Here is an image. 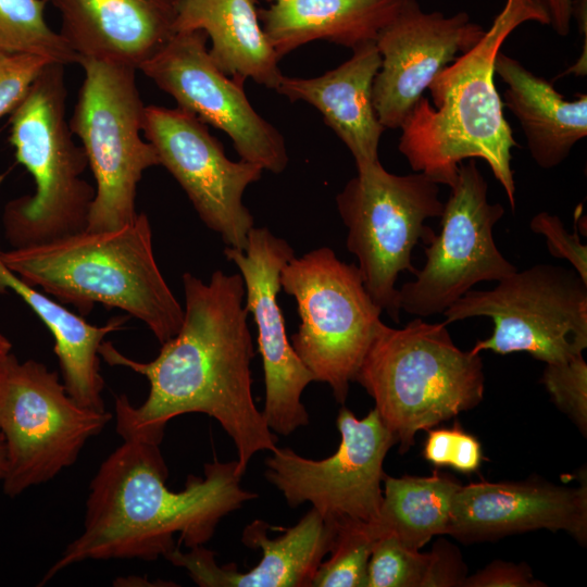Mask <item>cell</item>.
<instances>
[{
    "label": "cell",
    "mask_w": 587,
    "mask_h": 587,
    "mask_svg": "<svg viewBox=\"0 0 587 587\" xmlns=\"http://www.w3.org/2000/svg\"><path fill=\"white\" fill-rule=\"evenodd\" d=\"M185 308L175 336L161 344L149 362L133 360L111 341L99 355L112 366L145 376L147 399L134 407L124 394L115 398L116 432L124 439L161 444L168 421L186 413L215 419L232 438L240 471L252 457L273 451L277 436L252 396V337L240 274L212 273L208 283L186 272L182 276Z\"/></svg>",
    "instance_id": "obj_1"
},
{
    "label": "cell",
    "mask_w": 587,
    "mask_h": 587,
    "mask_svg": "<svg viewBox=\"0 0 587 587\" xmlns=\"http://www.w3.org/2000/svg\"><path fill=\"white\" fill-rule=\"evenodd\" d=\"M242 475L237 460L214 459L204 464L203 476L189 475L183 490L172 491L160 445L124 439L90 483L82 534L39 585L86 560L165 557L177 547L175 534L189 549L204 545L225 515L258 497L241 487Z\"/></svg>",
    "instance_id": "obj_2"
},
{
    "label": "cell",
    "mask_w": 587,
    "mask_h": 587,
    "mask_svg": "<svg viewBox=\"0 0 587 587\" xmlns=\"http://www.w3.org/2000/svg\"><path fill=\"white\" fill-rule=\"evenodd\" d=\"M549 25L536 0H505L479 41L447 65L402 122L398 149L414 172L451 187L459 165L482 159L502 186L514 211L512 149L517 147L496 88L495 62L501 46L520 25Z\"/></svg>",
    "instance_id": "obj_3"
},
{
    "label": "cell",
    "mask_w": 587,
    "mask_h": 587,
    "mask_svg": "<svg viewBox=\"0 0 587 587\" xmlns=\"http://www.w3.org/2000/svg\"><path fill=\"white\" fill-rule=\"evenodd\" d=\"M4 264L62 304L87 315L95 304L125 311L160 344L177 334L184 309L155 261L146 213L120 228L82 230L46 243L2 251Z\"/></svg>",
    "instance_id": "obj_4"
},
{
    "label": "cell",
    "mask_w": 587,
    "mask_h": 587,
    "mask_svg": "<svg viewBox=\"0 0 587 587\" xmlns=\"http://www.w3.org/2000/svg\"><path fill=\"white\" fill-rule=\"evenodd\" d=\"M445 322L417 317L402 328L378 326L358 370V382L399 444L469 411L483 400L485 375L479 353L461 350Z\"/></svg>",
    "instance_id": "obj_5"
},
{
    "label": "cell",
    "mask_w": 587,
    "mask_h": 587,
    "mask_svg": "<svg viewBox=\"0 0 587 587\" xmlns=\"http://www.w3.org/2000/svg\"><path fill=\"white\" fill-rule=\"evenodd\" d=\"M64 66L49 63L11 116L10 142L36 190L9 201L2 224L9 243L23 248L85 230L95 198L83 174L86 153L66 120Z\"/></svg>",
    "instance_id": "obj_6"
},
{
    "label": "cell",
    "mask_w": 587,
    "mask_h": 587,
    "mask_svg": "<svg viewBox=\"0 0 587 587\" xmlns=\"http://www.w3.org/2000/svg\"><path fill=\"white\" fill-rule=\"evenodd\" d=\"M78 64L85 75L68 123L96 183L86 229H116L136 218L138 184L160 162L152 145L142 138L146 105L137 87V70L93 59Z\"/></svg>",
    "instance_id": "obj_7"
},
{
    "label": "cell",
    "mask_w": 587,
    "mask_h": 587,
    "mask_svg": "<svg viewBox=\"0 0 587 587\" xmlns=\"http://www.w3.org/2000/svg\"><path fill=\"white\" fill-rule=\"evenodd\" d=\"M347 227L346 246L358 259L364 286L374 302L398 323L400 273H415L412 251L435 236L426 221L440 217L439 184L423 173H389L379 161L358 168L336 196Z\"/></svg>",
    "instance_id": "obj_8"
},
{
    "label": "cell",
    "mask_w": 587,
    "mask_h": 587,
    "mask_svg": "<svg viewBox=\"0 0 587 587\" xmlns=\"http://www.w3.org/2000/svg\"><path fill=\"white\" fill-rule=\"evenodd\" d=\"M280 286L294 297L300 324L290 344L315 382L327 384L338 403L383 322L360 270L328 247L292 257L282 268Z\"/></svg>",
    "instance_id": "obj_9"
},
{
    "label": "cell",
    "mask_w": 587,
    "mask_h": 587,
    "mask_svg": "<svg viewBox=\"0 0 587 587\" xmlns=\"http://www.w3.org/2000/svg\"><path fill=\"white\" fill-rule=\"evenodd\" d=\"M112 420L79 405L59 374L35 360L0 359V433L5 444L3 492L14 498L73 465L86 442Z\"/></svg>",
    "instance_id": "obj_10"
},
{
    "label": "cell",
    "mask_w": 587,
    "mask_h": 587,
    "mask_svg": "<svg viewBox=\"0 0 587 587\" xmlns=\"http://www.w3.org/2000/svg\"><path fill=\"white\" fill-rule=\"evenodd\" d=\"M450 324L490 317L491 335L474 353L527 352L546 364L561 363L587 348V283L573 270L536 264L515 271L487 290L471 289L444 313Z\"/></svg>",
    "instance_id": "obj_11"
},
{
    "label": "cell",
    "mask_w": 587,
    "mask_h": 587,
    "mask_svg": "<svg viewBox=\"0 0 587 587\" xmlns=\"http://www.w3.org/2000/svg\"><path fill=\"white\" fill-rule=\"evenodd\" d=\"M459 165L440 215V232L424 250L415 279L399 289L401 311L417 317L442 314L480 282H499L517 268L499 251L494 227L504 215L488 200V184L475 159Z\"/></svg>",
    "instance_id": "obj_12"
},
{
    "label": "cell",
    "mask_w": 587,
    "mask_h": 587,
    "mask_svg": "<svg viewBox=\"0 0 587 587\" xmlns=\"http://www.w3.org/2000/svg\"><path fill=\"white\" fill-rule=\"evenodd\" d=\"M338 449L330 457L312 460L290 448L276 447L265 459V478L297 508L310 502L334 524L373 522L383 501V464L396 438L376 409L358 419L348 408L339 410Z\"/></svg>",
    "instance_id": "obj_13"
},
{
    "label": "cell",
    "mask_w": 587,
    "mask_h": 587,
    "mask_svg": "<svg viewBox=\"0 0 587 587\" xmlns=\"http://www.w3.org/2000/svg\"><path fill=\"white\" fill-rule=\"evenodd\" d=\"M142 135L179 184L203 224L226 247L243 250L254 220L242 198L263 168L227 158L209 126L180 108L146 105Z\"/></svg>",
    "instance_id": "obj_14"
},
{
    "label": "cell",
    "mask_w": 587,
    "mask_h": 587,
    "mask_svg": "<svg viewBox=\"0 0 587 587\" xmlns=\"http://www.w3.org/2000/svg\"><path fill=\"white\" fill-rule=\"evenodd\" d=\"M201 30L178 32L140 67L177 107L224 132L241 160L274 174L288 165L280 132L252 107L243 84L211 58Z\"/></svg>",
    "instance_id": "obj_15"
},
{
    "label": "cell",
    "mask_w": 587,
    "mask_h": 587,
    "mask_svg": "<svg viewBox=\"0 0 587 587\" xmlns=\"http://www.w3.org/2000/svg\"><path fill=\"white\" fill-rule=\"evenodd\" d=\"M223 253L240 272L245 305L257 326L265 384L262 414L273 433L288 436L309 424L301 397L305 387L315 382L290 344L277 300L282 268L295 250L267 227L253 226L243 250L225 247Z\"/></svg>",
    "instance_id": "obj_16"
},
{
    "label": "cell",
    "mask_w": 587,
    "mask_h": 587,
    "mask_svg": "<svg viewBox=\"0 0 587 587\" xmlns=\"http://www.w3.org/2000/svg\"><path fill=\"white\" fill-rule=\"evenodd\" d=\"M484 33L466 12L446 16L423 11L416 0H405L375 40L380 67L372 97L383 127L400 128L435 77L459 52L473 48Z\"/></svg>",
    "instance_id": "obj_17"
},
{
    "label": "cell",
    "mask_w": 587,
    "mask_h": 587,
    "mask_svg": "<svg viewBox=\"0 0 587 587\" xmlns=\"http://www.w3.org/2000/svg\"><path fill=\"white\" fill-rule=\"evenodd\" d=\"M541 528L566 532L585 545L587 485L567 487L527 480L461 486L446 534L470 542Z\"/></svg>",
    "instance_id": "obj_18"
},
{
    "label": "cell",
    "mask_w": 587,
    "mask_h": 587,
    "mask_svg": "<svg viewBox=\"0 0 587 587\" xmlns=\"http://www.w3.org/2000/svg\"><path fill=\"white\" fill-rule=\"evenodd\" d=\"M268 523L255 520L248 524L241 536L243 545L260 548V562L246 573L235 564L218 565L215 553L197 546L188 552L175 547L164 558L175 566L184 567L190 578L201 587H310L313 577L329 553L336 535L333 522L324 520L313 508L284 534L268 537Z\"/></svg>",
    "instance_id": "obj_19"
},
{
    "label": "cell",
    "mask_w": 587,
    "mask_h": 587,
    "mask_svg": "<svg viewBox=\"0 0 587 587\" xmlns=\"http://www.w3.org/2000/svg\"><path fill=\"white\" fill-rule=\"evenodd\" d=\"M61 17L60 34L83 59L136 70L175 34L180 0H48Z\"/></svg>",
    "instance_id": "obj_20"
},
{
    "label": "cell",
    "mask_w": 587,
    "mask_h": 587,
    "mask_svg": "<svg viewBox=\"0 0 587 587\" xmlns=\"http://www.w3.org/2000/svg\"><path fill=\"white\" fill-rule=\"evenodd\" d=\"M379 67L377 47L367 42L354 48L346 62L320 76L283 75L275 91L292 102L303 101L314 107L349 149L358 170L379 161L378 145L385 128L372 97Z\"/></svg>",
    "instance_id": "obj_21"
},
{
    "label": "cell",
    "mask_w": 587,
    "mask_h": 587,
    "mask_svg": "<svg viewBox=\"0 0 587 587\" xmlns=\"http://www.w3.org/2000/svg\"><path fill=\"white\" fill-rule=\"evenodd\" d=\"M495 73L507 85L502 103L519 121L535 163L545 170L560 165L587 136L586 93L567 100L550 82L501 51Z\"/></svg>",
    "instance_id": "obj_22"
},
{
    "label": "cell",
    "mask_w": 587,
    "mask_h": 587,
    "mask_svg": "<svg viewBox=\"0 0 587 587\" xmlns=\"http://www.w3.org/2000/svg\"><path fill=\"white\" fill-rule=\"evenodd\" d=\"M405 0H275L259 11L263 32L282 59L299 47L326 40L353 50L375 42Z\"/></svg>",
    "instance_id": "obj_23"
},
{
    "label": "cell",
    "mask_w": 587,
    "mask_h": 587,
    "mask_svg": "<svg viewBox=\"0 0 587 587\" xmlns=\"http://www.w3.org/2000/svg\"><path fill=\"white\" fill-rule=\"evenodd\" d=\"M9 291L16 294L53 336L62 382L72 399L88 409L105 410L99 347L108 334L123 328L127 316H114L102 326L89 324L11 271L0 249V295Z\"/></svg>",
    "instance_id": "obj_24"
},
{
    "label": "cell",
    "mask_w": 587,
    "mask_h": 587,
    "mask_svg": "<svg viewBox=\"0 0 587 587\" xmlns=\"http://www.w3.org/2000/svg\"><path fill=\"white\" fill-rule=\"evenodd\" d=\"M193 30L211 40L210 55L228 76L275 90L283 73L254 0H180L175 33Z\"/></svg>",
    "instance_id": "obj_25"
},
{
    "label": "cell",
    "mask_w": 587,
    "mask_h": 587,
    "mask_svg": "<svg viewBox=\"0 0 587 587\" xmlns=\"http://www.w3.org/2000/svg\"><path fill=\"white\" fill-rule=\"evenodd\" d=\"M377 517L367 523L375 540L394 536L421 550L434 536L446 534L452 503L462 485L448 475L384 477Z\"/></svg>",
    "instance_id": "obj_26"
},
{
    "label": "cell",
    "mask_w": 587,
    "mask_h": 587,
    "mask_svg": "<svg viewBox=\"0 0 587 587\" xmlns=\"http://www.w3.org/2000/svg\"><path fill=\"white\" fill-rule=\"evenodd\" d=\"M465 577L462 559L448 542L423 553L388 535L374 544L365 587H455Z\"/></svg>",
    "instance_id": "obj_27"
},
{
    "label": "cell",
    "mask_w": 587,
    "mask_h": 587,
    "mask_svg": "<svg viewBox=\"0 0 587 587\" xmlns=\"http://www.w3.org/2000/svg\"><path fill=\"white\" fill-rule=\"evenodd\" d=\"M48 0H0V49L28 53L63 65L78 57L45 16Z\"/></svg>",
    "instance_id": "obj_28"
},
{
    "label": "cell",
    "mask_w": 587,
    "mask_h": 587,
    "mask_svg": "<svg viewBox=\"0 0 587 587\" xmlns=\"http://www.w3.org/2000/svg\"><path fill=\"white\" fill-rule=\"evenodd\" d=\"M335 526L330 557L320 564L312 587H365L369 560L376 540L367 523L341 522Z\"/></svg>",
    "instance_id": "obj_29"
},
{
    "label": "cell",
    "mask_w": 587,
    "mask_h": 587,
    "mask_svg": "<svg viewBox=\"0 0 587 587\" xmlns=\"http://www.w3.org/2000/svg\"><path fill=\"white\" fill-rule=\"evenodd\" d=\"M541 383L559 410L564 412L583 435L587 433V363L582 354L546 364Z\"/></svg>",
    "instance_id": "obj_30"
},
{
    "label": "cell",
    "mask_w": 587,
    "mask_h": 587,
    "mask_svg": "<svg viewBox=\"0 0 587 587\" xmlns=\"http://www.w3.org/2000/svg\"><path fill=\"white\" fill-rule=\"evenodd\" d=\"M51 62L40 55L9 53L0 49V117L14 111Z\"/></svg>",
    "instance_id": "obj_31"
},
{
    "label": "cell",
    "mask_w": 587,
    "mask_h": 587,
    "mask_svg": "<svg viewBox=\"0 0 587 587\" xmlns=\"http://www.w3.org/2000/svg\"><path fill=\"white\" fill-rule=\"evenodd\" d=\"M529 227L534 233L545 237L551 255L566 260L587 283V247L580 242L576 229L570 234L561 218L548 212H539L534 215Z\"/></svg>",
    "instance_id": "obj_32"
},
{
    "label": "cell",
    "mask_w": 587,
    "mask_h": 587,
    "mask_svg": "<svg viewBox=\"0 0 587 587\" xmlns=\"http://www.w3.org/2000/svg\"><path fill=\"white\" fill-rule=\"evenodd\" d=\"M546 586L533 577L524 564L494 561L471 576H466L462 587H539Z\"/></svg>",
    "instance_id": "obj_33"
},
{
    "label": "cell",
    "mask_w": 587,
    "mask_h": 587,
    "mask_svg": "<svg viewBox=\"0 0 587 587\" xmlns=\"http://www.w3.org/2000/svg\"><path fill=\"white\" fill-rule=\"evenodd\" d=\"M482 459V448L477 438L457 425L449 466L458 472L469 474L479 469Z\"/></svg>",
    "instance_id": "obj_34"
},
{
    "label": "cell",
    "mask_w": 587,
    "mask_h": 587,
    "mask_svg": "<svg viewBox=\"0 0 587 587\" xmlns=\"http://www.w3.org/2000/svg\"><path fill=\"white\" fill-rule=\"evenodd\" d=\"M457 425L453 428H436L428 432L423 455L435 466L449 465L455 437Z\"/></svg>",
    "instance_id": "obj_35"
},
{
    "label": "cell",
    "mask_w": 587,
    "mask_h": 587,
    "mask_svg": "<svg viewBox=\"0 0 587 587\" xmlns=\"http://www.w3.org/2000/svg\"><path fill=\"white\" fill-rule=\"evenodd\" d=\"M547 12L549 25L560 36H566L571 29L572 0H536Z\"/></svg>",
    "instance_id": "obj_36"
},
{
    "label": "cell",
    "mask_w": 587,
    "mask_h": 587,
    "mask_svg": "<svg viewBox=\"0 0 587 587\" xmlns=\"http://www.w3.org/2000/svg\"><path fill=\"white\" fill-rule=\"evenodd\" d=\"M5 444L3 435L0 433V480H2L4 473H5Z\"/></svg>",
    "instance_id": "obj_37"
},
{
    "label": "cell",
    "mask_w": 587,
    "mask_h": 587,
    "mask_svg": "<svg viewBox=\"0 0 587 587\" xmlns=\"http://www.w3.org/2000/svg\"><path fill=\"white\" fill-rule=\"evenodd\" d=\"M12 350V344L10 340L2 334H0V359L8 355Z\"/></svg>",
    "instance_id": "obj_38"
},
{
    "label": "cell",
    "mask_w": 587,
    "mask_h": 587,
    "mask_svg": "<svg viewBox=\"0 0 587 587\" xmlns=\"http://www.w3.org/2000/svg\"><path fill=\"white\" fill-rule=\"evenodd\" d=\"M266 1H272V2H273V1H275V0H266Z\"/></svg>",
    "instance_id": "obj_39"
}]
</instances>
